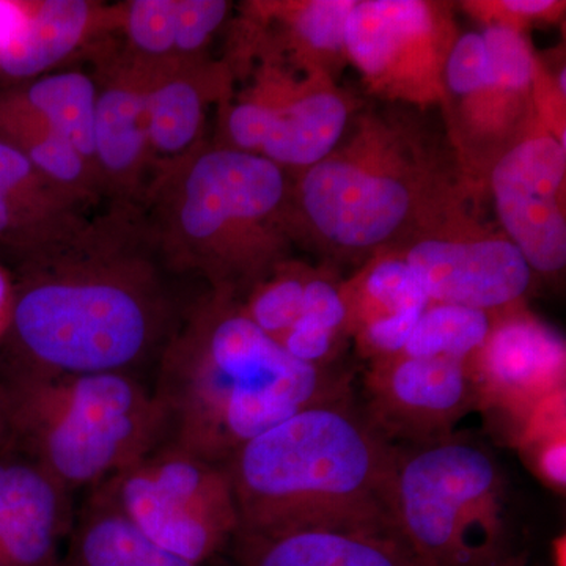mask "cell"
Wrapping results in <instances>:
<instances>
[{"instance_id": "obj_1", "label": "cell", "mask_w": 566, "mask_h": 566, "mask_svg": "<svg viewBox=\"0 0 566 566\" xmlns=\"http://www.w3.org/2000/svg\"><path fill=\"white\" fill-rule=\"evenodd\" d=\"M18 266L0 334L13 374H129L178 326L170 271L136 205L112 202Z\"/></svg>"}, {"instance_id": "obj_5", "label": "cell", "mask_w": 566, "mask_h": 566, "mask_svg": "<svg viewBox=\"0 0 566 566\" xmlns=\"http://www.w3.org/2000/svg\"><path fill=\"white\" fill-rule=\"evenodd\" d=\"M394 447L352 392L301 409L223 464L240 515L237 535L389 523L385 491Z\"/></svg>"}, {"instance_id": "obj_37", "label": "cell", "mask_w": 566, "mask_h": 566, "mask_svg": "<svg viewBox=\"0 0 566 566\" xmlns=\"http://www.w3.org/2000/svg\"><path fill=\"white\" fill-rule=\"evenodd\" d=\"M483 566H534L532 562L528 560L527 554L523 553H512L506 554V556L497 558V560L491 562V564H486Z\"/></svg>"}, {"instance_id": "obj_27", "label": "cell", "mask_w": 566, "mask_h": 566, "mask_svg": "<svg viewBox=\"0 0 566 566\" xmlns=\"http://www.w3.org/2000/svg\"><path fill=\"white\" fill-rule=\"evenodd\" d=\"M308 273L311 268L290 260L241 301L245 315L277 344L301 316Z\"/></svg>"}, {"instance_id": "obj_10", "label": "cell", "mask_w": 566, "mask_h": 566, "mask_svg": "<svg viewBox=\"0 0 566 566\" xmlns=\"http://www.w3.org/2000/svg\"><path fill=\"white\" fill-rule=\"evenodd\" d=\"M457 36L446 6L354 0L346 20V57L368 92L387 104L446 106L444 65Z\"/></svg>"}, {"instance_id": "obj_30", "label": "cell", "mask_w": 566, "mask_h": 566, "mask_svg": "<svg viewBox=\"0 0 566 566\" xmlns=\"http://www.w3.org/2000/svg\"><path fill=\"white\" fill-rule=\"evenodd\" d=\"M488 85H491V70L482 32L458 35L444 65L447 103L469 98Z\"/></svg>"}, {"instance_id": "obj_33", "label": "cell", "mask_w": 566, "mask_h": 566, "mask_svg": "<svg viewBox=\"0 0 566 566\" xmlns=\"http://www.w3.org/2000/svg\"><path fill=\"white\" fill-rule=\"evenodd\" d=\"M465 9L475 13L486 25L499 24L523 32L535 22H553L565 11V2L557 0H499V2H469Z\"/></svg>"}, {"instance_id": "obj_22", "label": "cell", "mask_w": 566, "mask_h": 566, "mask_svg": "<svg viewBox=\"0 0 566 566\" xmlns=\"http://www.w3.org/2000/svg\"><path fill=\"white\" fill-rule=\"evenodd\" d=\"M354 0H304L270 3L263 18L274 22L271 39L253 40L260 46L307 69L337 76L348 62L345 29Z\"/></svg>"}, {"instance_id": "obj_25", "label": "cell", "mask_w": 566, "mask_h": 566, "mask_svg": "<svg viewBox=\"0 0 566 566\" xmlns=\"http://www.w3.org/2000/svg\"><path fill=\"white\" fill-rule=\"evenodd\" d=\"M491 324L493 316L486 312L430 303L400 353L409 357H447L472 370L490 335Z\"/></svg>"}, {"instance_id": "obj_34", "label": "cell", "mask_w": 566, "mask_h": 566, "mask_svg": "<svg viewBox=\"0 0 566 566\" xmlns=\"http://www.w3.org/2000/svg\"><path fill=\"white\" fill-rule=\"evenodd\" d=\"M28 11L29 3L0 2V52L20 33Z\"/></svg>"}, {"instance_id": "obj_18", "label": "cell", "mask_w": 566, "mask_h": 566, "mask_svg": "<svg viewBox=\"0 0 566 566\" xmlns=\"http://www.w3.org/2000/svg\"><path fill=\"white\" fill-rule=\"evenodd\" d=\"M232 70L222 63L172 61L148 69L147 132L156 170L202 144L208 104L229 95Z\"/></svg>"}, {"instance_id": "obj_31", "label": "cell", "mask_w": 566, "mask_h": 566, "mask_svg": "<svg viewBox=\"0 0 566 566\" xmlns=\"http://www.w3.org/2000/svg\"><path fill=\"white\" fill-rule=\"evenodd\" d=\"M232 3L223 0H178L175 61L203 59V50L227 20Z\"/></svg>"}, {"instance_id": "obj_20", "label": "cell", "mask_w": 566, "mask_h": 566, "mask_svg": "<svg viewBox=\"0 0 566 566\" xmlns=\"http://www.w3.org/2000/svg\"><path fill=\"white\" fill-rule=\"evenodd\" d=\"M65 493L33 463L0 461V566H52Z\"/></svg>"}, {"instance_id": "obj_23", "label": "cell", "mask_w": 566, "mask_h": 566, "mask_svg": "<svg viewBox=\"0 0 566 566\" xmlns=\"http://www.w3.org/2000/svg\"><path fill=\"white\" fill-rule=\"evenodd\" d=\"M14 102L70 142L98 174L95 161L96 81L82 71L44 74L6 88ZM99 175V174H98Z\"/></svg>"}, {"instance_id": "obj_3", "label": "cell", "mask_w": 566, "mask_h": 566, "mask_svg": "<svg viewBox=\"0 0 566 566\" xmlns=\"http://www.w3.org/2000/svg\"><path fill=\"white\" fill-rule=\"evenodd\" d=\"M352 392L348 376L293 359L230 294H205L161 352L169 442L216 464L301 409Z\"/></svg>"}, {"instance_id": "obj_21", "label": "cell", "mask_w": 566, "mask_h": 566, "mask_svg": "<svg viewBox=\"0 0 566 566\" xmlns=\"http://www.w3.org/2000/svg\"><path fill=\"white\" fill-rule=\"evenodd\" d=\"M98 10L84 0L29 3L20 33L0 52V77L22 84L57 65L87 39Z\"/></svg>"}, {"instance_id": "obj_13", "label": "cell", "mask_w": 566, "mask_h": 566, "mask_svg": "<svg viewBox=\"0 0 566 566\" xmlns=\"http://www.w3.org/2000/svg\"><path fill=\"white\" fill-rule=\"evenodd\" d=\"M360 408L387 441L419 444L455 433V424L479 409V397L464 364L398 353L368 365Z\"/></svg>"}, {"instance_id": "obj_6", "label": "cell", "mask_w": 566, "mask_h": 566, "mask_svg": "<svg viewBox=\"0 0 566 566\" xmlns=\"http://www.w3.org/2000/svg\"><path fill=\"white\" fill-rule=\"evenodd\" d=\"M10 444L63 490L109 480L164 444L161 401L129 374H10Z\"/></svg>"}, {"instance_id": "obj_14", "label": "cell", "mask_w": 566, "mask_h": 566, "mask_svg": "<svg viewBox=\"0 0 566 566\" xmlns=\"http://www.w3.org/2000/svg\"><path fill=\"white\" fill-rule=\"evenodd\" d=\"M471 371L479 409L504 419L513 438L543 401L566 390L565 338L516 305L493 315Z\"/></svg>"}, {"instance_id": "obj_24", "label": "cell", "mask_w": 566, "mask_h": 566, "mask_svg": "<svg viewBox=\"0 0 566 566\" xmlns=\"http://www.w3.org/2000/svg\"><path fill=\"white\" fill-rule=\"evenodd\" d=\"M70 566L199 565L156 545L102 495L74 535Z\"/></svg>"}, {"instance_id": "obj_19", "label": "cell", "mask_w": 566, "mask_h": 566, "mask_svg": "<svg viewBox=\"0 0 566 566\" xmlns=\"http://www.w3.org/2000/svg\"><path fill=\"white\" fill-rule=\"evenodd\" d=\"M84 205L0 137V248L18 264L81 226Z\"/></svg>"}, {"instance_id": "obj_4", "label": "cell", "mask_w": 566, "mask_h": 566, "mask_svg": "<svg viewBox=\"0 0 566 566\" xmlns=\"http://www.w3.org/2000/svg\"><path fill=\"white\" fill-rule=\"evenodd\" d=\"M140 208L170 273L199 275L240 301L297 244L289 172L219 144L159 167Z\"/></svg>"}, {"instance_id": "obj_32", "label": "cell", "mask_w": 566, "mask_h": 566, "mask_svg": "<svg viewBox=\"0 0 566 566\" xmlns=\"http://www.w3.org/2000/svg\"><path fill=\"white\" fill-rule=\"evenodd\" d=\"M300 318L319 324L342 337H349L348 311L342 294V283H335L329 275L311 270L305 281Z\"/></svg>"}, {"instance_id": "obj_16", "label": "cell", "mask_w": 566, "mask_h": 566, "mask_svg": "<svg viewBox=\"0 0 566 566\" xmlns=\"http://www.w3.org/2000/svg\"><path fill=\"white\" fill-rule=\"evenodd\" d=\"M342 294L348 335L368 363L400 353L430 304L401 252L368 260L342 283Z\"/></svg>"}, {"instance_id": "obj_15", "label": "cell", "mask_w": 566, "mask_h": 566, "mask_svg": "<svg viewBox=\"0 0 566 566\" xmlns=\"http://www.w3.org/2000/svg\"><path fill=\"white\" fill-rule=\"evenodd\" d=\"M148 69L128 55L107 63L96 81L95 161L114 203L140 207L155 178L147 132Z\"/></svg>"}, {"instance_id": "obj_28", "label": "cell", "mask_w": 566, "mask_h": 566, "mask_svg": "<svg viewBox=\"0 0 566 566\" xmlns=\"http://www.w3.org/2000/svg\"><path fill=\"white\" fill-rule=\"evenodd\" d=\"M178 0H133L123 11L129 59L142 66L175 61Z\"/></svg>"}, {"instance_id": "obj_29", "label": "cell", "mask_w": 566, "mask_h": 566, "mask_svg": "<svg viewBox=\"0 0 566 566\" xmlns=\"http://www.w3.org/2000/svg\"><path fill=\"white\" fill-rule=\"evenodd\" d=\"M490 61L491 84L504 91L532 95L538 61L523 32L490 24L482 31Z\"/></svg>"}, {"instance_id": "obj_7", "label": "cell", "mask_w": 566, "mask_h": 566, "mask_svg": "<svg viewBox=\"0 0 566 566\" xmlns=\"http://www.w3.org/2000/svg\"><path fill=\"white\" fill-rule=\"evenodd\" d=\"M385 509L423 566H483L513 551L504 469L471 436L395 444Z\"/></svg>"}, {"instance_id": "obj_17", "label": "cell", "mask_w": 566, "mask_h": 566, "mask_svg": "<svg viewBox=\"0 0 566 566\" xmlns=\"http://www.w3.org/2000/svg\"><path fill=\"white\" fill-rule=\"evenodd\" d=\"M240 566H423L389 523L233 538Z\"/></svg>"}, {"instance_id": "obj_36", "label": "cell", "mask_w": 566, "mask_h": 566, "mask_svg": "<svg viewBox=\"0 0 566 566\" xmlns=\"http://www.w3.org/2000/svg\"><path fill=\"white\" fill-rule=\"evenodd\" d=\"M10 446L9 419H7L6 389L0 382V447Z\"/></svg>"}, {"instance_id": "obj_35", "label": "cell", "mask_w": 566, "mask_h": 566, "mask_svg": "<svg viewBox=\"0 0 566 566\" xmlns=\"http://www.w3.org/2000/svg\"><path fill=\"white\" fill-rule=\"evenodd\" d=\"M11 300H13V283L9 274L0 268V334L3 333V327L9 319Z\"/></svg>"}, {"instance_id": "obj_2", "label": "cell", "mask_w": 566, "mask_h": 566, "mask_svg": "<svg viewBox=\"0 0 566 566\" xmlns=\"http://www.w3.org/2000/svg\"><path fill=\"white\" fill-rule=\"evenodd\" d=\"M422 120L395 104L354 114L334 150L292 180L296 243L364 264L475 218L476 182Z\"/></svg>"}, {"instance_id": "obj_12", "label": "cell", "mask_w": 566, "mask_h": 566, "mask_svg": "<svg viewBox=\"0 0 566 566\" xmlns=\"http://www.w3.org/2000/svg\"><path fill=\"white\" fill-rule=\"evenodd\" d=\"M430 303L476 308L491 316L523 304L534 279L505 234L472 218L401 251Z\"/></svg>"}, {"instance_id": "obj_26", "label": "cell", "mask_w": 566, "mask_h": 566, "mask_svg": "<svg viewBox=\"0 0 566 566\" xmlns=\"http://www.w3.org/2000/svg\"><path fill=\"white\" fill-rule=\"evenodd\" d=\"M565 392L543 401L513 436L528 468L556 493L566 486Z\"/></svg>"}, {"instance_id": "obj_8", "label": "cell", "mask_w": 566, "mask_h": 566, "mask_svg": "<svg viewBox=\"0 0 566 566\" xmlns=\"http://www.w3.org/2000/svg\"><path fill=\"white\" fill-rule=\"evenodd\" d=\"M252 44L260 62L245 87L222 99L219 145L303 172L334 150L357 107L326 71Z\"/></svg>"}, {"instance_id": "obj_9", "label": "cell", "mask_w": 566, "mask_h": 566, "mask_svg": "<svg viewBox=\"0 0 566 566\" xmlns=\"http://www.w3.org/2000/svg\"><path fill=\"white\" fill-rule=\"evenodd\" d=\"M102 495L156 545L199 566L240 531L226 465L172 442L111 476Z\"/></svg>"}, {"instance_id": "obj_11", "label": "cell", "mask_w": 566, "mask_h": 566, "mask_svg": "<svg viewBox=\"0 0 566 566\" xmlns=\"http://www.w3.org/2000/svg\"><path fill=\"white\" fill-rule=\"evenodd\" d=\"M565 178L566 145L538 117L488 172L502 232L534 273L565 270Z\"/></svg>"}]
</instances>
